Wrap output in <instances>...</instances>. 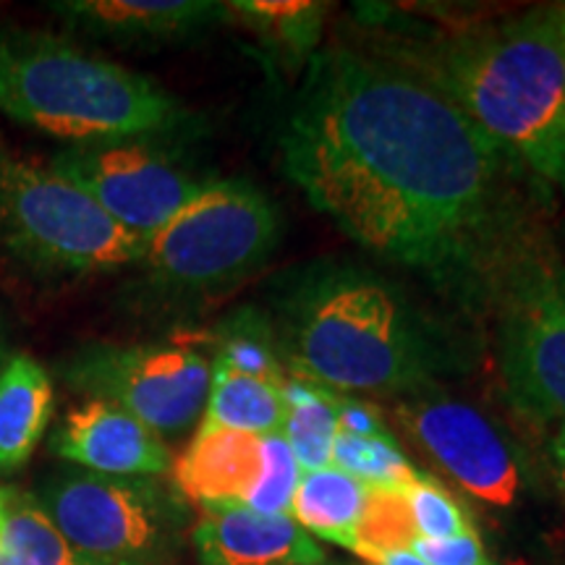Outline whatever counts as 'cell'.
Segmentation results:
<instances>
[{
  "mask_svg": "<svg viewBox=\"0 0 565 565\" xmlns=\"http://www.w3.org/2000/svg\"><path fill=\"white\" fill-rule=\"evenodd\" d=\"M500 158L565 194V53L555 6H536L408 53Z\"/></svg>",
  "mask_w": 565,
  "mask_h": 565,
  "instance_id": "2",
  "label": "cell"
},
{
  "mask_svg": "<svg viewBox=\"0 0 565 565\" xmlns=\"http://www.w3.org/2000/svg\"><path fill=\"white\" fill-rule=\"evenodd\" d=\"M333 466L364 487H385V490H404L419 477L414 463L404 456L398 443L370 440L338 433L333 445Z\"/></svg>",
  "mask_w": 565,
  "mask_h": 565,
  "instance_id": "23",
  "label": "cell"
},
{
  "mask_svg": "<svg viewBox=\"0 0 565 565\" xmlns=\"http://www.w3.org/2000/svg\"><path fill=\"white\" fill-rule=\"evenodd\" d=\"M370 565H427L412 550H391V553H374L364 557Z\"/></svg>",
  "mask_w": 565,
  "mask_h": 565,
  "instance_id": "29",
  "label": "cell"
},
{
  "mask_svg": "<svg viewBox=\"0 0 565 565\" xmlns=\"http://www.w3.org/2000/svg\"><path fill=\"white\" fill-rule=\"evenodd\" d=\"M194 545L204 565H322L324 550L288 515L242 503L202 505Z\"/></svg>",
  "mask_w": 565,
  "mask_h": 565,
  "instance_id": "13",
  "label": "cell"
},
{
  "mask_svg": "<svg viewBox=\"0 0 565 565\" xmlns=\"http://www.w3.org/2000/svg\"><path fill=\"white\" fill-rule=\"evenodd\" d=\"M47 166L139 238L160 231L210 183L147 139L68 145Z\"/></svg>",
  "mask_w": 565,
  "mask_h": 565,
  "instance_id": "10",
  "label": "cell"
},
{
  "mask_svg": "<svg viewBox=\"0 0 565 565\" xmlns=\"http://www.w3.org/2000/svg\"><path fill=\"white\" fill-rule=\"evenodd\" d=\"M51 448L63 461L103 477H158L171 469V450L158 433L124 408L87 398L63 416Z\"/></svg>",
  "mask_w": 565,
  "mask_h": 565,
  "instance_id": "12",
  "label": "cell"
},
{
  "mask_svg": "<svg viewBox=\"0 0 565 565\" xmlns=\"http://www.w3.org/2000/svg\"><path fill=\"white\" fill-rule=\"evenodd\" d=\"M508 565H529L526 561H521V557H515V561H511Z\"/></svg>",
  "mask_w": 565,
  "mask_h": 565,
  "instance_id": "32",
  "label": "cell"
},
{
  "mask_svg": "<svg viewBox=\"0 0 565 565\" xmlns=\"http://www.w3.org/2000/svg\"><path fill=\"white\" fill-rule=\"evenodd\" d=\"M74 393L124 408L160 437L183 435L204 414L212 362L189 345L87 343L61 364Z\"/></svg>",
  "mask_w": 565,
  "mask_h": 565,
  "instance_id": "8",
  "label": "cell"
},
{
  "mask_svg": "<svg viewBox=\"0 0 565 565\" xmlns=\"http://www.w3.org/2000/svg\"><path fill=\"white\" fill-rule=\"evenodd\" d=\"M278 343L296 377L333 393H416L443 359L406 296L372 270L315 265L278 307Z\"/></svg>",
  "mask_w": 565,
  "mask_h": 565,
  "instance_id": "3",
  "label": "cell"
},
{
  "mask_svg": "<svg viewBox=\"0 0 565 565\" xmlns=\"http://www.w3.org/2000/svg\"><path fill=\"white\" fill-rule=\"evenodd\" d=\"M550 454H553V466H555V479L557 487H561V494L565 500V424H561L553 437V445H550Z\"/></svg>",
  "mask_w": 565,
  "mask_h": 565,
  "instance_id": "30",
  "label": "cell"
},
{
  "mask_svg": "<svg viewBox=\"0 0 565 565\" xmlns=\"http://www.w3.org/2000/svg\"><path fill=\"white\" fill-rule=\"evenodd\" d=\"M280 387L265 380L212 366V385L200 429H236L249 435H278L282 427Z\"/></svg>",
  "mask_w": 565,
  "mask_h": 565,
  "instance_id": "18",
  "label": "cell"
},
{
  "mask_svg": "<svg viewBox=\"0 0 565 565\" xmlns=\"http://www.w3.org/2000/svg\"><path fill=\"white\" fill-rule=\"evenodd\" d=\"M412 553L427 565H492L487 561L477 532L450 536V540H414Z\"/></svg>",
  "mask_w": 565,
  "mask_h": 565,
  "instance_id": "27",
  "label": "cell"
},
{
  "mask_svg": "<svg viewBox=\"0 0 565 565\" xmlns=\"http://www.w3.org/2000/svg\"><path fill=\"white\" fill-rule=\"evenodd\" d=\"M401 492H404L406 503L412 508L416 532H419L422 540H450V536L475 532L463 508L435 479L419 475Z\"/></svg>",
  "mask_w": 565,
  "mask_h": 565,
  "instance_id": "25",
  "label": "cell"
},
{
  "mask_svg": "<svg viewBox=\"0 0 565 565\" xmlns=\"http://www.w3.org/2000/svg\"><path fill=\"white\" fill-rule=\"evenodd\" d=\"M278 338L270 324L257 312H238L228 322H223L215 341V362L212 366L246 374V377L265 380V383L282 385V372L278 359Z\"/></svg>",
  "mask_w": 565,
  "mask_h": 565,
  "instance_id": "22",
  "label": "cell"
},
{
  "mask_svg": "<svg viewBox=\"0 0 565 565\" xmlns=\"http://www.w3.org/2000/svg\"><path fill=\"white\" fill-rule=\"evenodd\" d=\"M0 565H92L68 545L40 500L6 490L0 513Z\"/></svg>",
  "mask_w": 565,
  "mask_h": 565,
  "instance_id": "20",
  "label": "cell"
},
{
  "mask_svg": "<svg viewBox=\"0 0 565 565\" xmlns=\"http://www.w3.org/2000/svg\"><path fill=\"white\" fill-rule=\"evenodd\" d=\"M0 359H3V341H0Z\"/></svg>",
  "mask_w": 565,
  "mask_h": 565,
  "instance_id": "34",
  "label": "cell"
},
{
  "mask_svg": "<svg viewBox=\"0 0 565 565\" xmlns=\"http://www.w3.org/2000/svg\"><path fill=\"white\" fill-rule=\"evenodd\" d=\"M280 212L249 181H210L179 215L145 238V265L154 286L204 294L231 286L270 257Z\"/></svg>",
  "mask_w": 565,
  "mask_h": 565,
  "instance_id": "7",
  "label": "cell"
},
{
  "mask_svg": "<svg viewBox=\"0 0 565 565\" xmlns=\"http://www.w3.org/2000/svg\"><path fill=\"white\" fill-rule=\"evenodd\" d=\"M557 19H561V34H563V53H565V3H557Z\"/></svg>",
  "mask_w": 565,
  "mask_h": 565,
  "instance_id": "31",
  "label": "cell"
},
{
  "mask_svg": "<svg viewBox=\"0 0 565 565\" xmlns=\"http://www.w3.org/2000/svg\"><path fill=\"white\" fill-rule=\"evenodd\" d=\"M3 498H6V490H3V487H0V505H3Z\"/></svg>",
  "mask_w": 565,
  "mask_h": 565,
  "instance_id": "33",
  "label": "cell"
},
{
  "mask_svg": "<svg viewBox=\"0 0 565 565\" xmlns=\"http://www.w3.org/2000/svg\"><path fill=\"white\" fill-rule=\"evenodd\" d=\"M395 416L458 487L490 505L515 503L521 471L513 448L482 412L448 395H414Z\"/></svg>",
  "mask_w": 565,
  "mask_h": 565,
  "instance_id": "11",
  "label": "cell"
},
{
  "mask_svg": "<svg viewBox=\"0 0 565 565\" xmlns=\"http://www.w3.org/2000/svg\"><path fill=\"white\" fill-rule=\"evenodd\" d=\"M228 13L242 19L270 51L303 58L322 38L328 6L309 0H236L228 3Z\"/></svg>",
  "mask_w": 565,
  "mask_h": 565,
  "instance_id": "21",
  "label": "cell"
},
{
  "mask_svg": "<svg viewBox=\"0 0 565 565\" xmlns=\"http://www.w3.org/2000/svg\"><path fill=\"white\" fill-rule=\"evenodd\" d=\"M0 113L68 145L150 139L192 121L158 82L38 30L0 32Z\"/></svg>",
  "mask_w": 565,
  "mask_h": 565,
  "instance_id": "4",
  "label": "cell"
},
{
  "mask_svg": "<svg viewBox=\"0 0 565 565\" xmlns=\"http://www.w3.org/2000/svg\"><path fill=\"white\" fill-rule=\"evenodd\" d=\"M364 503L366 487L330 466L301 477L288 515H294L296 524L307 534L353 550Z\"/></svg>",
  "mask_w": 565,
  "mask_h": 565,
  "instance_id": "17",
  "label": "cell"
},
{
  "mask_svg": "<svg viewBox=\"0 0 565 565\" xmlns=\"http://www.w3.org/2000/svg\"><path fill=\"white\" fill-rule=\"evenodd\" d=\"M280 398L286 406L280 435L301 469L320 471L333 466V445L338 437L335 408L330 404V393L320 385L307 383L301 377H288L280 385Z\"/></svg>",
  "mask_w": 565,
  "mask_h": 565,
  "instance_id": "19",
  "label": "cell"
},
{
  "mask_svg": "<svg viewBox=\"0 0 565 565\" xmlns=\"http://www.w3.org/2000/svg\"><path fill=\"white\" fill-rule=\"evenodd\" d=\"M263 440L236 429H196L186 454L173 463V482L200 505H244L263 477Z\"/></svg>",
  "mask_w": 565,
  "mask_h": 565,
  "instance_id": "15",
  "label": "cell"
},
{
  "mask_svg": "<svg viewBox=\"0 0 565 565\" xmlns=\"http://www.w3.org/2000/svg\"><path fill=\"white\" fill-rule=\"evenodd\" d=\"M263 477H259L257 487H254L244 505L265 515H288L294 492L301 482V466L296 463L291 448H288L286 437L280 433L267 435L263 440Z\"/></svg>",
  "mask_w": 565,
  "mask_h": 565,
  "instance_id": "26",
  "label": "cell"
},
{
  "mask_svg": "<svg viewBox=\"0 0 565 565\" xmlns=\"http://www.w3.org/2000/svg\"><path fill=\"white\" fill-rule=\"evenodd\" d=\"M282 171L377 257L427 273L487 263L500 152L443 92L395 61L315 55L280 129Z\"/></svg>",
  "mask_w": 565,
  "mask_h": 565,
  "instance_id": "1",
  "label": "cell"
},
{
  "mask_svg": "<svg viewBox=\"0 0 565 565\" xmlns=\"http://www.w3.org/2000/svg\"><path fill=\"white\" fill-rule=\"evenodd\" d=\"M53 9L79 30L126 45L183 40L231 17L228 3L210 0H63Z\"/></svg>",
  "mask_w": 565,
  "mask_h": 565,
  "instance_id": "14",
  "label": "cell"
},
{
  "mask_svg": "<svg viewBox=\"0 0 565 565\" xmlns=\"http://www.w3.org/2000/svg\"><path fill=\"white\" fill-rule=\"evenodd\" d=\"M330 393V404L335 408L338 433L353 435V437H370V440H391V433L385 429V422L380 412L364 401L351 398L343 393Z\"/></svg>",
  "mask_w": 565,
  "mask_h": 565,
  "instance_id": "28",
  "label": "cell"
},
{
  "mask_svg": "<svg viewBox=\"0 0 565 565\" xmlns=\"http://www.w3.org/2000/svg\"><path fill=\"white\" fill-rule=\"evenodd\" d=\"M0 238L42 275H95L137 265L145 238L51 166L0 145Z\"/></svg>",
  "mask_w": 565,
  "mask_h": 565,
  "instance_id": "5",
  "label": "cell"
},
{
  "mask_svg": "<svg viewBox=\"0 0 565 565\" xmlns=\"http://www.w3.org/2000/svg\"><path fill=\"white\" fill-rule=\"evenodd\" d=\"M498 366L515 406L565 424V263L540 242H500L487 259Z\"/></svg>",
  "mask_w": 565,
  "mask_h": 565,
  "instance_id": "6",
  "label": "cell"
},
{
  "mask_svg": "<svg viewBox=\"0 0 565 565\" xmlns=\"http://www.w3.org/2000/svg\"><path fill=\"white\" fill-rule=\"evenodd\" d=\"M53 408L51 372L38 359L17 353L0 366V471H17L30 461Z\"/></svg>",
  "mask_w": 565,
  "mask_h": 565,
  "instance_id": "16",
  "label": "cell"
},
{
  "mask_svg": "<svg viewBox=\"0 0 565 565\" xmlns=\"http://www.w3.org/2000/svg\"><path fill=\"white\" fill-rule=\"evenodd\" d=\"M40 505L92 565H150L166 545V505L147 479L76 471L53 479Z\"/></svg>",
  "mask_w": 565,
  "mask_h": 565,
  "instance_id": "9",
  "label": "cell"
},
{
  "mask_svg": "<svg viewBox=\"0 0 565 565\" xmlns=\"http://www.w3.org/2000/svg\"><path fill=\"white\" fill-rule=\"evenodd\" d=\"M414 540H419V532H416L404 492L366 487V503L356 529L353 553L366 557L374 553H391V550H412Z\"/></svg>",
  "mask_w": 565,
  "mask_h": 565,
  "instance_id": "24",
  "label": "cell"
}]
</instances>
